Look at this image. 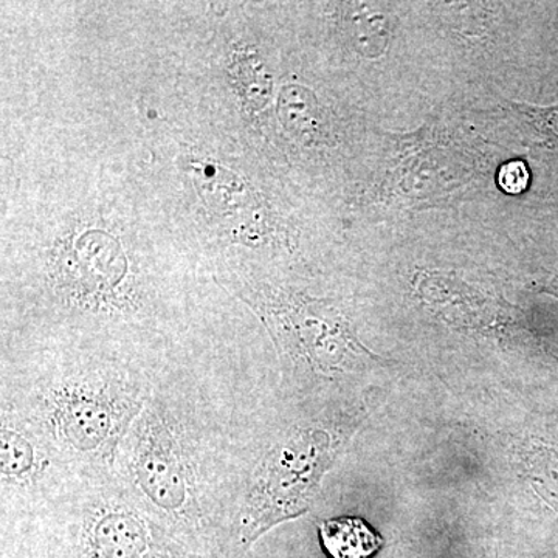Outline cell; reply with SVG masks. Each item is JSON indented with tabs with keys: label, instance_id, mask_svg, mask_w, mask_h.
I'll use <instances>...</instances> for the list:
<instances>
[{
	"label": "cell",
	"instance_id": "6da1fadb",
	"mask_svg": "<svg viewBox=\"0 0 558 558\" xmlns=\"http://www.w3.org/2000/svg\"><path fill=\"white\" fill-rule=\"evenodd\" d=\"M119 416L112 400L94 395L90 389L76 388L57 400L53 421L58 435L73 449L94 453L105 449L119 432Z\"/></svg>",
	"mask_w": 558,
	"mask_h": 558
},
{
	"label": "cell",
	"instance_id": "8992f818",
	"mask_svg": "<svg viewBox=\"0 0 558 558\" xmlns=\"http://www.w3.org/2000/svg\"><path fill=\"white\" fill-rule=\"evenodd\" d=\"M380 16L373 14H359L352 17V36L357 43L359 49L366 51L369 43V51H381L387 43V32H385L384 21Z\"/></svg>",
	"mask_w": 558,
	"mask_h": 558
},
{
	"label": "cell",
	"instance_id": "3957f363",
	"mask_svg": "<svg viewBox=\"0 0 558 558\" xmlns=\"http://www.w3.org/2000/svg\"><path fill=\"white\" fill-rule=\"evenodd\" d=\"M319 538L330 558H371L384 545L365 521L349 517L319 524Z\"/></svg>",
	"mask_w": 558,
	"mask_h": 558
},
{
	"label": "cell",
	"instance_id": "7a4b0ae2",
	"mask_svg": "<svg viewBox=\"0 0 558 558\" xmlns=\"http://www.w3.org/2000/svg\"><path fill=\"white\" fill-rule=\"evenodd\" d=\"M149 446L143 447L138 461V478L146 494L163 509H180L186 497V476L182 458L170 438L153 428Z\"/></svg>",
	"mask_w": 558,
	"mask_h": 558
},
{
	"label": "cell",
	"instance_id": "5b68a950",
	"mask_svg": "<svg viewBox=\"0 0 558 558\" xmlns=\"http://www.w3.org/2000/svg\"><path fill=\"white\" fill-rule=\"evenodd\" d=\"M33 450L22 436L3 429L2 432V472L3 475L20 476L31 469Z\"/></svg>",
	"mask_w": 558,
	"mask_h": 558
},
{
	"label": "cell",
	"instance_id": "52a82bcc",
	"mask_svg": "<svg viewBox=\"0 0 558 558\" xmlns=\"http://www.w3.org/2000/svg\"><path fill=\"white\" fill-rule=\"evenodd\" d=\"M498 183L506 193L520 194L529 185V171L526 165L520 160L508 161L498 172Z\"/></svg>",
	"mask_w": 558,
	"mask_h": 558
},
{
	"label": "cell",
	"instance_id": "277c9868",
	"mask_svg": "<svg viewBox=\"0 0 558 558\" xmlns=\"http://www.w3.org/2000/svg\"><path fill=\"white\" fill-rule=\"evenodd\" d=\"M278 113L284 126L295 134L303 135L317 130L318 102L312 92L303 87L289 86L282 90Z\"/></svg>",
	"mask_w": 558,
	"mask_h": 558
}]
</instances>
